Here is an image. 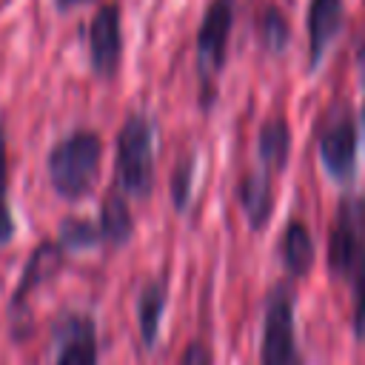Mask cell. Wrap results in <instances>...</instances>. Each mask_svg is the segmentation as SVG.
I'll use <instances>...</instances> for the list:
<instances>
[{
    "mask_svg": "<svg viewBox=\"0 0 365 365\" xmlns=\"http://www.w3.org/2000/svg\"><path fill=\"white\" fill-rule=\"evenodd\" d=\"M103 143L94 131H77L60 140L48 154V180L63 200H83L100 174Z\"/></svg>",
    "mask_w": 365,
    "mask_h": 365,
    "instance_id": "cell-1",
    "label": "cell"
},
{
    "mask_svg": "<svg viewBox=\"0 0 365 365\" xmlns=\"http://www.w3.org/2000/svg\"><path fill=\"white\" fill-rule=\"evenodd\" d=\"M117 174L131 197H148L154 188V131L140 114H131L117 137Z\"/></svg>",
    "mask_w": 365,
    "mask_h": 365,
    "instance_id": "cell-2",
    "label": "cell"
},
{
    "mask_svg": "<svg viewBox=\"0 0 365 365\" xmlns=\"http://www.w3.org/2000/svg\"><path fill=\"white\" fill-rule=\"evenodd\" d=\"M365 259V200L348 194L339 200L328 237V268L339 279H354Z\"/></svg>",
    "mask_w": 365,
    "mask_h": 365,
    "instance_id": "cell-3",
    "label": "cell"
},
{
    "mask_svg": "<svg viewBox=\"0 0 365 365\" xmlns=\"http://www.w3.org/2000/svg\"><path fill=\"white\" fill-rule=\"evenodd\" d=\"M259 365H302L294 328V294L285 285H277L265 302Z\"/></svg>",
    "mask_w": 365,
    "mask_h": 365,
    "instance_id": "cell-4",
    "label": "cell"
},
{
    "mask_svg": "<svg viewBox=\"0 0 365 365\" xmlns=\"http://www.w3.org/2000/svg\"><path fill=\"white\" fill-rule=\"evenodd\" d=\"M319 157L325 171L339 180L348 182L356 171V125L351 120L348 111H336L334 117H328L322 137H319Z\"/></svg>",
    "mask_w": 365,
    "mask_h": 365,
    "instance_id": "cell-5",
    "label": "cell"
},
{
    "mask_svg": "<svg viewBox=\"0 0 365 365\" xmlns=\"http://www.w3.org/2000/svg\"><path fill=\"white\" fill-rule=\"evenodd\" d=\"M231 23H234V0H211L208 11L202 14V26L197 31V57H200V71L205 77L217 74L225 63Z\"/></svg>",
    "mask_w": 365,
    "mask_h": 365,
    "instance_id": "cell-6",
    "label": "cell"
},
{
    "mask_svg": "<svg viewBox=\"0 0 365 365\" xmlns=\"http://www.w3.org/2000/svg\"><path fill=\"white\" fill-rule=\"evenodd\" d=\"M123 51V34H120V9L117 6H103L88 26V57L91 68L100 77H111L117 71Z\"/></svg>",
    "mask_w": 365,
    "mask_h": 365,
    "instance_id": "cell-7",
    "label": "cell"
},
{
    "mask_svg": "<svg viewBox=\"0 0 365 365\" xmlns=\"http://www.w3.org/2000/svg\"><path fill=\"white\" fill-rule=\"evenodd\" d=\"M54 365H97V334L88 317L71 314L60 322Z\"/></svg>",
    "mask_w": 365,
    "mask_h": 365,
    "instance_id": "cell-8",
    "label": "cell"
},
{
    "mask_svg": "<svg viewBox=\"0 0 365 365\" xmlns=\"http://www.w3.org/2000/svg\"><path fill=\"white\" fill-rule=\"evenodd\" d=\"M342 26V0H311L308 9V48H311V68L319 66L328 43L336 37Z\"/></svg>",
    "mask_w": 365,
    "mask_h": 365,
    "instance_id": "cell-9",
    "label": "cell"
},
{
    "mask_svg": "<svg viewBox=\"0 0 365 365\" xmlns=\"http://www.w3.org/2000/svg\"><path fill=\"white\" fill-rule=\"evenodd\" d=\"M240 202H242V208H245V217H248L251 228H262V225L268 222L271 205H274L268 171L245 177V182L240 185Z\"/></svg>",
    "mask_w": 365,
    "mask_h": 365,
    "instance_id": "cell-10",
    "label": "cell"
},
{
    "mask_svg": "<svg viewBox=\"0 0 365 365\" xmlns=\"http://www.w3.org/2000/svg\"><path fill=\"white\" fill-rule=\"evenodd\" d=\"M282 262L288 268V274L294 277H305L314 265V240L308 234V228L302 222H291L282 234Z\"/></svg>",
    "mask_w": 365,
    "mask_h": 365,
    "instance_id": "cell-11",
    "label": "cell"
},
{
    "mask_svg": "<svg viewBox=\"0 0 365 365\" xmlns=\"http://www.w3.org/2000/svg\"><path fill=\"white\" fill-rule=\"evenodd\" d=\"M165 308V285L163 282H148L140 297H137V319H140V334L143 342L151 348L160 336V319Z\"/></svg>",
    "mask_w": 365,
    "mask_h": 365,
    "instance_id": "cell-12",
    "label": "cell"
},
{
    "mask_svg": "<svg viewBox=\"0 0 365 365\" xmlns=\"http://www.w3.org/2000/svg\"><path fill=\"white\" fill-rule=\"evenodd\" d=\"M288 151H291V128L282 117L268 120L259 128V157L265 163V168L279 171L288 163Z\"/></svg>",
    "mask_w": 365,
    "mask_h": 365,
    "instance_id": "cell-13",
    "label": "cell"
},
{
    "mask_svg": "<svg viewBox=\"0 0 365 365\" xmlns=\"http://www.w3.org/2000/svg\"><path fill=\"white\" fill-rule=\"evenodd\" d=\"M131 234H134L131 211H128V205L123 202V197L111 194V197L103 202V211H100V240L114 242V245H123V242L131 240Z\"/></svg>",
    "mask_w": 365,
    "mask_h": 365,
    "instance_id": "cell-14",
    "label": "cell"
},
{
    "mask_svg": "<svg viewBox=\"0 0 365 365\" xmlns=\"http://www.w3.org/2000/svg\"><path fill=\"white\" fill-rule=\"evenodd\" d=\"M259 37H262V46L268 51H282L291 31H288V20L282 17V11L277 6H268L259 17Z\"/></svg>",
    "mask_w": 365,
    "mask_h": 365,
    "instance_id": "cell-15",
    "label": "cell"
},
{
    "mask_svg": "<svg viewBox=\"0 0 365 365\" xmlns=\"http://www.w3.org/2000/svg\"><path fill=\"white\" fill-rule=\"evenodd\" d=\"M14 234V220L9 211V163H6V137L0 123V242H9Z\"/></svg>",
    "mask_w": 365,
    "mask_h": 365,
    "instance_id": "cell-16",
    "label": "cell"
},
{
    "mask_svg": "<svg viewBox=\"0 0 365 365\" xmlns=\"http://www.w3.org/2000/svg\"><path fill=\"white\" fill-rule=\"evenodd\" d=\"M100 240V228H94L91 222L86 220H68L63 225V237H60V245L63 248H88Z\"/></svg>",
    "mask_w": 365,
    "mask_h": 365,
    "instance_id": "cell-17",
    "label": "cell"
},
{
    "mask_svg": "<svg viewBox=\"0 0 365 365\" xmlns=\"http://www.w3.org/2000/svg\"><path fill=\"white\" fill-rule=\"evenodd\" d=\"M354 288H356V302H354V334L359 342H365V259L354 277Z\"/></svg>",
    "mask_w": 365,
    "mask_h": 365,
    "instance_id": "cell-18",
    "label": "cell"
},
{
    "mask_svg": "<svg viewBox=\"0 0 365 365\" xmlns=\"http://www.w3.org/2000/svg\"><path fill=\"white\" fill-rule=\"evenodd\" d=\"M180 365H211V354H208V348H205V345L191 342V345H188V351L182 354V362H180Z\"/></svg>",
    "mask_w": 365,
    "mask_h": 365,
    "instance_id": "cell-19",
    "label": "cell"
},
{
    "mask_svg": "<svg viewBox=\"0 0 365 365\" xmlns=\"http://www.w3.org/2000/svg\"><path fill=\"white\" fill-rule=\"evenodd\" d=\"M80 3H86V0H57L60 9H71V6H80Z\"/></svg>",
    "mask_w": 365,
    "mask_h": 365,
    "instance_id": "cell-20",
    "label": "cell"
}]
</instances>
